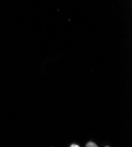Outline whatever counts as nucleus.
Here are the masks:
<instances>
[{
	"label": "nucleus",
	"instance_id": "1",
	"mask_svg": "<svg viewBox=\"0 0 132 147\" xmlns=\"http://www.w3.org/2000/svg\"><path fill=\"white\" fill-rule=\"evenodd\" d=\"M86 147H98V146L94 142L89 141L86 144Z\"/></svg>",
	"mask_w": 132,
	"mask_h": 147
},
{
	"label": "nucleus",
	"instance_id": "3",
	"mask_svg": "<svg viewBox=\"0 0 132 147\" xmlns=\"http://www.w3.org/2000/svg\"><path fill=\"white\" fill-rule=\"evenodd\" d=\"M105 147H110V146H108V145H107V146H105Z\"/></svg>",
	"mask_w": 132,
	"mask_h": 147
},
{
	"label": "nucleus",
	"instance_id": "2",
	"mask_svg": "<svg viewBox=\"0 0 132 147\" xmlns=\"http://www.w3.org/2000/svg\"><path fill=\"white\" fill-rule=\"evenodd\" d=\"M70 147H80L78 145H77V144H72L70 146Z\"/></svg>",
	"mask_w": 132,
	"mask_h": 147
}]
</instances>
